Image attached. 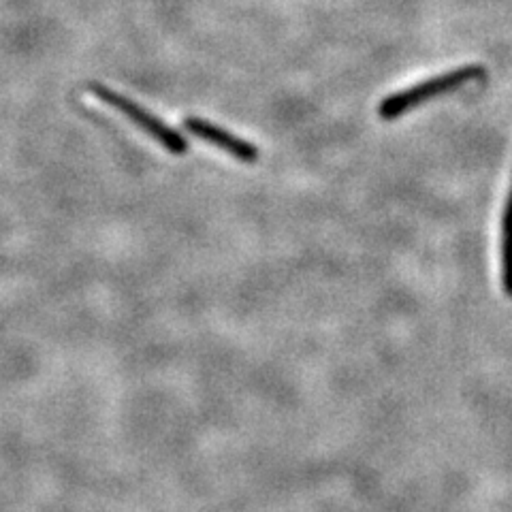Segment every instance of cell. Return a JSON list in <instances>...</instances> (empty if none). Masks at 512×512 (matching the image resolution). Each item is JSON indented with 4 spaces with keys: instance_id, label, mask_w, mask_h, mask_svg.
Wrapping results in <instances>:
<instances>
[{
    "instance_id": "obj_2",
    "label": "cell",
    "mask_w": 512,
    "mask_h": 512,
    "mask_svg": "<svg viewBox=\"0 0 512 512\" xmlns=\"http://www.w3.org/2000/svg\"><path fill=\"white\" fill-rule=\"evenodd\" d=\"M90 90L96 99H101L105 105L122 111L128 120L137 124L143 133H148L152 139H156L160 146L169 150L171 154L180 156L188 150V141L178 131H173L171 126H167L163 120L150 114L148 109H143L141 105L133 103L131 99H126L124 94L111 90L107 86H101V84H90Z\"/></svg>"
},
{
    "instance_id": "obj_3",
    "label": "cell",
    "mask_w": 512,
    "mask_h": 512,
    "mask_svg": "<svg viewBox=\"0 0 512 512\" xmlns=\"http://www.w3.org/2000/svg\"><path fill=\"white\" fill-rule=\"evenodd\" d=\"M184 126L188 133L199 137L201 141L212 143V146H216L224 152H229L233 158L242 160V163H256V160H259V150H256L252 143L235 137L233 133L224 131V128H220L212 122L201 120V118H186Z\"/></svg>"
},
{
    "instance_id": "obj_1",
    "label": "cell",
    "mask_w": 512,
    "mask_h": 512,
    "mask_svg": "<svg viewBox=\"0 0 512 512\" xmlns=\"http://www.w3.org/2000/svg\"><path fill=\"white\" fill-rule=\"evenodd\" d=\"M483 75H485L483 67L470 64V67H463V69L451 71L446 75L431 77V79H427V82H421V84H416L412 88H406L402 92H395V94L387 96V99L380 103L378 114L384 120H395L397 116L406 114V111L423 105L429 99H434V96L453 92V90L466 86L470 82H476V79H480Z\"/></svg>"
},
{
    "instance_id": "obj_4",
    "label": "cell",
    "mask_w": 512,
    "mask_h": 512,
    "mask_svg": "<svg viewBox=\"0 0 512 512\" xmlns=\"http://www.w3.org/2000/svg\"><path fill=\"white\" fill-rule=\"evenodd\" d=\"M502 282L508 297H512V188L502 220Z\"/></svg>"
}]
</instances>
